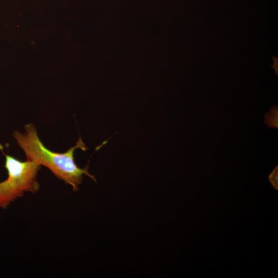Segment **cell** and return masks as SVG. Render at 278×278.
Instances as JSON below:
<instances>
[{
    "label": "cell",
    "mask_w": 278,
    "mask_h": 278,
    "mask_svg": "<svg viewBox=\"0 0 278 278\" xmlns=\"http://www.w3.org/2000/svg\"><path fill=\"white\" fill-rule=\"evenodd\" d=\"M12 135L24 151L26 160L47 167L58 179L71 186L74 191L79 189L83 175L96 182L94 176L88 171V165L81 168L75 162L74 152L76 149L88 150L81 136L75 146L65 152L59 153L53 151L44 146L32 123L24 126V132L16 130Z\"/></svg>",
    "instance_id": "obj_1"
},
{
    "label": "cell",
    "mask_w": 278,
    "mask_h": 278,
    "mask_svg": "<svg viewBox=\"0 0 278 278\" xmlns=\"http://www.w3.org/2000/svg\"><path fill=\"white\" fill-rule=\"evenodd\" d=\"M5 157L8 176L0 182V208L3 209L25 193L35 194L39 190L37 175L41 167L33 162L21 161L8 154Z\"/></svg>",
    "instance_id": "obj_2"
},
{
    "label": "cell",
    "mask_w": 278,
    "mask_h": 278,
    "mask_svg": "<svg viewBox=\"0 0 278 278\" xmlns=\"http://www.w3.org/2000/svg\"><path fill=\"white\" fill-rule=\"evenodd\" d=\"M266 123L269 127H277V107L271 108L269 112L266 114L265 116Z\"/></svg>",
    "instance_id": "obj_3"
}]
</instances>
